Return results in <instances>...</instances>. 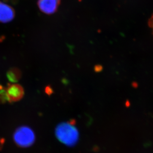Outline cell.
Returning <instances> with one entry per match:
<instances>
[{
  "label": "cell",
  "instance_id": "7a4b0ae2",
  "mask_svg": "<svg viewBox=\"0 0 153 153\" xmlns=\"http://www.w3.org/2000/svg\"><path fill=\"white\" fill-rule=\"evenodd\" d=\"M13 139L17 146L22 148L29 147L34 143L35 136L33 131L30 127L23 126L16 130Z\"/></svg>",
  "mask_w": 153,
  "mask_h": 153
},
{
  "label": "cell",
  "instance_id": "9c48e42d",
  "mask_svg": "<svg viewBox=\"0 0 153 153\" xmlns=\"http://www.w3.org/2000/svg\"><path fill=\"white\" fill-rule=\"evenodd\" d=\"M4 142H5V139L4 138H0V151L3 149Z\"/></svg>",
  "mask_w": 153,
  "mask_h": 153
},
{
  "label": "cell",
  "instance_id": "6da1fadb",
  "mask_svg": "<svg viewBox=\"0 0 153 153\" xmlns=\"http://www.w3.org/2000/svg\"><path fill=\"white\" fill-rule=\"evenodd\" d=\"M55 133L58 140L67 146L75 145L79 139L78 129L71 121L59 123L56 126Z\"/></svg>",
  "mask_w": 153,
  "mask_h": 153
},
{
  "label": "cell",
  "instance_id": "3957f363",
  "mask_svg": "<svg viewBox=\"0 0 153 153\" xmlns=\"http://www.w3.org/2000/svg\"><path fill=\"white\" fill-rule=\"evenodd\" d=\"M60 0H38V5L41 12L47 15L55 13L58 10Z\"/></svg>",
  "mask_w": 153,
  "mask_h": 153
},
{
  "label": "cell",
  "instance_id": "5b68a950",
  "mask_svg": "<svg viewBox=\"0 0 153 153\" xmlns=\"http://www.w3.org/2000/svg\"><path fill=\"white\" fill-rule=\"evenodd\" d=\"M15 16V10L13 8L0 1V22L7 23L11 22Z\"/></svg>",
  "mask_w": 153,
  "mask_h": 153
},
{
  "label": "cell",
  "instance_id": "8992f818",
  "mask_svg": "<svg viewBox=\"0 0 153 153\" xmlns=\"http://www.w3.org/2000/svg\"><path fill=\"white\" fill-rule=\"evenodd\" d=\"M7 77L10 82H17L22 77V72L16 68H13L7 71Z\"/></svg>",
  "mask_w": 153,
  "mask_h": 153
},
{
  "label": "cell",
  "instance_id": "ba28073f",
  "mask_svg": "<svg viewBox=\"0 0 153 153\" xmlns=\"http://www.w3.org/2000/svg\"><path fill=\"white\" fill-rule=\"evenodd\" d=\"M45 92L48 96H51L53 92V90L50 85H48L45 87Z\"/></svg>",
  "mask_w": 153,
  "mask_h": 153
},
{
  "label": "cell",
  "instance_id": "52a82bcc",
  "mask_svg": "<svg viewBox=\"0 0 153 153\" xmlns=\"http://www.w3.org/2000/svg\"><path fill=\"white\" fill-rule=\"evenodd\" d=\"M7 102H11L7 96V88L0 85V104H5Z\"/></svg>",
  "mask_w": 153,
  "mask_h": 153
},
{
  "label": "cell",
  "instance_id": "277c9868",
  "mask_svg": "<svg viewBox=\"0 0 153 153\" xmlns=\"http://www.w3.org/2000/svg\"><path fill=\"white\" fill-rule=\"evenodd\" d=\"M7 92L11 102L21 100L25 94L23 87L18 84H8Z\"/></svg>",
  "mask_w": 153,
  "mask_h": 153
},
{
  "label": "cell",
  "instance_id": "30bf717a",
  "mask_svg": "<svg viewBox=\"0 0 153 153\" xmlns=\"http://www.w3.org/2000/svg\"><path fill=\"white\" fill-rule=\"evenodd\" d=\"M150 26L151 27H152V29H153V16H152V18L150 20Z\"/></svg>",
  "mask_w": 153,
  "mask_h": 153
}]
</instances>
